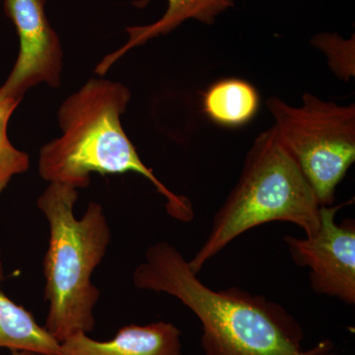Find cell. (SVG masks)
Returning a JSON list of instances; mask_svg holds the SVG:
<instances>
[{
	"label": "cell",
	"instance_id": "1",
	"mask_svg": "<svg viewBox=\"0 0 355 355\" xmlns=\"http://www.w3.org/2000/svg\"><path fill=\"white\" fill-rule=\"evenodd\" d=\"M132 279L137 288L169 294L197 316L205 355H324L335 349L330 340L303 349L304 331L282 306L237 286L214 291L169 243L151 245Z\"/></svg>",
	"mask_w": 355,
	"mask_h": 355
},
{
	"label": "cell",
	"instance_id": "3",
	"mask_svg": "<svg viewBox=\"0 0 355 355\" xmlns=\"http://www.w3.org/2000/svg\"><path fill=\"white\" fill-rule=\"evenodd\" d=\"M77 198L73 187L50 183L37 202L50 232L44 259V301L49 303L44 327L58 343L94 330L100 291L91 277L111 243V228L101 205L89 203L77 219Z\"/></svg>",
	"mask_w": 355,
	"mask_h": 355
},
{
	"label": "cell",
	"instance_id": "12",
	"mask_svg": "<svg viewBox=\"0 0 355 355\" xmlns=\"http://www.w3.org/2000/svg\"><path fill=\"white\" fill-rule=\"evenodd\" d=\"M19 104L14 100L0 99V193L14 176L27 172L30 167L29 155L13 146L7 133L9 121Z\"/></svg>",
	"mask_w": 355,
	"mask_h": 355
},
{
	"label": "cell",
	"instance_id": "7",
	"mask_svg": "<svg viewBox=\"0 0 355 355\" xmlns=\"http://www.w3.org/2000/svg\"><path fill=\"white\" fill-rule=\"evenodd\" d=\"M46 0H4V11L15 26L20 50L0 99L21 102L30 88L44 83L60 85L62 57L60 38L46 15Z\"/></svg>",
	"mask_w": 355,
	"mask_h": 355
},
{
	"label": "cell",
	"instance_id": "13",
	"mask_svg": "<svg viewBox=\"0 0 355 355\" xmlns=\"http://www.w3.org/2000/svg\"><path fill=\"white\" fill-rule=\"evenodd\" d=\"M311 43L327 55L331 69L338 78L347 81L355 76L354 36L345 40L338 34L322 33L311 40Z\"/></svg>",
	"mask_w": 355,
	"mask_h": 355
},
{
	"label": "cell",
	"instance_id": "14",
	"mask_svg": "<svg viewBox=\"0 0 355 355\" xmlns=\"http://www.w3.org/2000/svg\"><path fill=\"white\" fill-rule=\"evenodd\" d=\"M11 355H43L31 352H11Z\"/></svg>",
	"mask_w": 355,
	"mask_h": 355
},
{
	"label": "cell",
	"instance_id": "9",
	"mask_svg": "<svg viewBox=\"0 0 355 355\" xmlns=\"http://www.w3.org/2000/svg\"><path fill=\"white\" fill-rule=\"evenodd\" d=\"M151 0H137L133 6L144 8ZM234 6V0H168V8L160 20L147 26H135L127 29L130 38L120 50L107 55L96 67V73L103 76L110 67L128 51L141 46L149 40L169 34L184 21L195 19L210 25L214 23L219 14Z\"/></svg>",
	"mask_w": 355,
	"mask_h": 355
},
{
	"label": "cell",
	"instance_id": "4",
	"mask_svg": "<svg viewBox=\"0 0 355 355\" xmlns=\"http://www.w3.org/2000/svg\"><path fill=\"white\" fill-rule=\"evenodd\" d=\"M321 207L316 193L275 125L260 133L241 176L214 218L211 230L189 266L196 273L238 236L268 222H291L316 234Z\"/></svg>",
	"mask_w": 355,
	"mask_h": 355
},
{
	"label": "cell",
	"instance_id": "5",
	"mask_svg": "<svg viewBox=\"0 0 355 355\" xmlns=\"http://www.w3.org/2000/svg\"><path fill=\"white\" fill-rule=\"evenodd\" d=\"M280 139L296 159L322 207H331L338 184L355 160V106H340L305 93L293 107L266 101Z\"/></svg>",
	"mask_w": 355,
	"mask_h": 355
},
{
	"label": "cell",
	"instance_id": "8",
	"mask_svg": "<svg viewBox=\"0 0 355 355\" xmlns=\"http://www.w3.org/2000/svg\"><path fill=\"white\" fill-rule=\"evenodd\" d=\"M182 331L168 322L128 324L109 340L77 333L60 343L58 355H184Z\"/></svg>",
	"mask_w": 355,
	"mask_h": 355
},
{
	"label": "cell",
	"instance_id": "2",
	"mask_svg": "<svg viewBox=\"0 0 355 355\" xmlns=\"http://www.w3.org/2000/svg\"><path fill=\"white\" fill-rule=\"evenodd\" d=\"M130 92L123 84L91 78L69 96L58 111L62 137L40 150V176L49 183L86 189L93 173L102 176L135 173L146 178L166 200L173 218L190 222L193 203L167 188L140 159L123 130L121 116L127 110Z\"/></svg>",
	"mask_w": 355,
	"mask_h": 355
},
{
	"label": "cell",
	"instance_id": "10",
	"mask_svg": "<svg viewBox=\"0 0 355 355\" xmlns=\"http://www.w3.org/2000/svg\"><path fill=\"white\" fill-rule=\"evenodd\" d=\"M60 345L22 306L0 289V349L58 355Z\"/></svg>",
	"mask_w": 355,
	"mask_h": 355
},
{
	"label": "cell",
	"instance_id": "6",
	"mask_svg": "<svg viewBox=\"0 0 355 355\" xmlns=\"http://www.w3.org/2000/svg\"><path fill=\"white\" fill-rule=\"evenodd\" d=\"M345 205L321 207L320 227L312 237L286 236L294 263L309 268L313 291L321 295L355 303V226L354 220L336 223Z\"/></svg>",
	"mask_w": 355,
	"mask_h": 355
},
{
	"label": "cell",
	"instance_id": "11",
	"mask_svg": "<svg viewBox=\"0 0 355 355\" xmlns=\"http://www.w3.org/2000/svg\"><path fill=\"white\" fill-rule=\"evenodd\" d=\"M256 89L241 79H224L210 86L203 97V109L212 121L226 127L248 123L258 111Z\"/></svg>",
	"mask_w": 355,
	"mask_h": 355
},
{
	"label": "cell",
	"instance_id": "15",
	"mask_svg": "<svg viewBox=\"0 0 355 355\" xmlns=\"http://www.w3.org/2000/svg\"><path fill=\"white\" fill-rule=\"evenodd\" d=\"M324 355H335L334 354V352H328V354H326Z\"/></svg>",
	"mask_w": 355,
	"mask_h": 355
}]
</instances>
